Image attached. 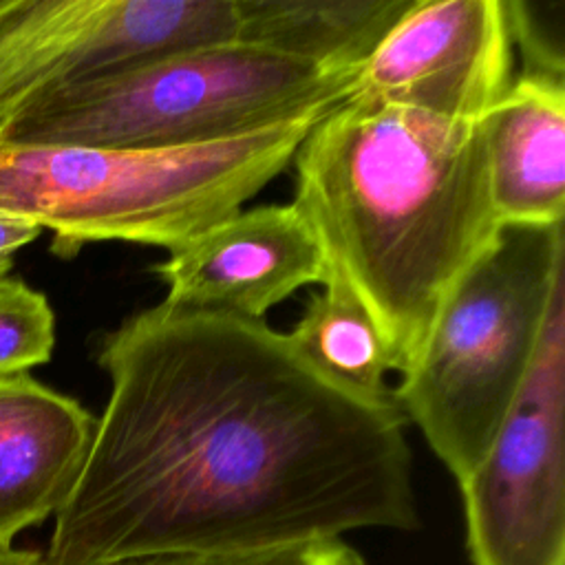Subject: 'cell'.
I'll use <instances>...</instances> for the list:
<instances>
[{"mask_svg": "<svg viewBox=\"0 0 565 565\" xmlns=\"http://www.w3.org/2000/svg\"><path fill=\"white\" fill-rule=\"evenodd\" d=\"M324 113L188 148L0 143V216L49 230L51 249L64 258L93 241L172 252L241 212L291 163Z\"/></svg>", "mask_w": 565, "mask_h": 565, "instance_id": "3957f363", "label": "cell"}, {"mask_svg": "<svg viewBox=\"0 0 565 565\" xmlns=\"http://www.w3.org/2000/svg\"><path fill=\"white\" fill-rule=\"evenodd\" d=\"M53 347L55 313L46 296L22 278H0V377L49 362Z\"/></svg>", "mask_w": 565, "mask_h": 565, "instance_id": "5bb4252c", "label": "cell"}, {"mask_svg": "<svg viewBox=\"0 0 565 565\" xmlns=\"http://www.w3.org/2000/svg\"><path fill=\"white\" fill-rule=\"evenodd\" d=\"M413 0H236V42L355 75Z\"/></svg>", "mask_w": 565, "mask_h": 565, "instance_id": "7c38bea8", "label": "cell"}, {"mask_svg": "<svg viewBox=\"0 0 565 565\" xmlns=\"http://www.w3.org/2000/svg\"><path fill=\"white\" fill-rule=\"evenodd\" d=\"M353 77L243 42L205 44L49 93L0 130V143L203 146L331 110Z\"/></svg>", "mask_w": 565, "mask_h": 565, "instance_id": "277c9868", "label": "cell"}, {"mask_svg": "<svg viewBox=\"0 0 565 565\" xmlns=\"http://www.w3.org/2000/svg\"><path fill=\"white\" fill-rule=\"evenodd\" d=\"M40 234L42 230L31 221L15 218V216H0V278L11 276L15 254L22 247L31 245Z\"/></svg>", "mask_w": 565, "mask_h": 565, "instance_id": "e0dca14e", "label": "cell"}, {"mask_svg": "<svg viewBox=\"0 0 565 565\" xmlns=\"http://www.w3.org/2000/svg\"><path fill=\"white\" fill-rule=\"evenodd\" d=\"M236 33V0H7L0 130L49 93Z\"/></svg>", "mask_w": 565, "mask_h": 565, "instance_id": "52a82bcc", "label": "cell"}, {"mask_svg": "<svg viewBox=\"0 0 565 565\" xmlns=\"http://www.w3.org/2000/svg\"><path fill=\"white\" fill-rule=\"evenodd\" d=\"M565 278L534 360L481 461L459 483L472 565H565Z\"/></svg>", "mask_w": 565, "mask_h": 565, "instance_id": "8992f818", "label": "cell"}, {"mask_svg": "<svg viewBox=\"0 0 565 565\" xmlns=\"http://www.w3.org/2000/svg\"><path fill=\"white\" fill-rule=\"evenodd\" d=\"M110 393L40 565H117L419 525L393 391L364 393L287 333L154 305L97 349Z\"/></svg>", "mask_w": 565, "mask_h": 565, "instance_id": "6da1fadb", "label": "cell"}, {"mask_svg": "<svg viewBox=\"0 0 565 565\" xmlns=\"http://www.w3.org/2000/svg\"><path fill=\"white\" fill-rule=\"evenodd\" d=\"M166 282L168 305L263 316L309 282H324L318 241L289 203L241 210L181 247L154 267Z\"/></svg>", "mask_w": 565, "mask_h": 565, "instance_id": "9c48e42d", "label": "cell"}, {"mask_svg": "<svg viewBox=\"0 0 565 565\" xmlns=\"http://www.w3.org/2000/svg\"><path fill=\"white\" fill-rule=\"evenodd\" d=\"M554 7L552 2H534V0H505L512 44L516 42L527 75H545L565 79V46H563V29H565V2L550 15Z\"/></svg>", "mask_w": 565, "mask_h": 565, "instance_id": "2e32d148", "label": "cell"}, {"mask_svg": "<svg viewBox=\"0 0 565 565\" xmlns=\"http://www.w3.org/2000/svg\"><path fill=\"white\" fill-rule=\"evenodd\" d=\"M287 335L329 375L364 393H391L384 373L393 366L382 338L342 285H322V291L309 298L300 320Z\"/></svg>", "mask_w": 565, "mask_h": 565, "instance_id": "4fadbf2b", "label": "cell"}, {"mask_svg": "<svg viewBox=\"0 0 565 565\" xmlns=\"http://www.w3.org/2000/svg\"><path fill=\"white\" fill-rule=\"evenodd\" d=\"M97 417L31 373L0 377V547L55 516L84 468Z\"/></svg>", "mask_w": 565, "mask_h": 565, "instance_id": "30bf717a", "label": "cell"}, {"mask_svg": "<svg viewBox=\"0 0 565 565\" xmlns=\"http://www.w3.org/2000/svg\"><path fill=\"white\" fill-rule=\"evenodd\" d=\"M294 205L324 282L342 285L397 373L419 355L446 296L494 243L486 121L344 99L305 135Z\"/></svg>", "mask_w": 565, "mask_h": 565, "instance_id": "7a4b0ae2", "label": "cell"}, {"mask_svg": "<svg viewBox=\"0 0 565 565\" xmlns=\"http://www.w3.org/2000/svg\"><path fill=\"white\" fill-rule=\"evenodd\" d=\"M483 121L490 199L499 221L563 223L565 79L519 75Z\"/></svg>", "mask_w": 565, "mask_h": 565, "instance_id": "8fae6325", "label": "cell"}, {"mask_svg": "<svg viewBox=\"0 0 565 565\" xmlns=\"http://www.w3.org/2000/svg\"><path fill=\"white\" fill-rule=\"evenodd\" d=\"M4 4H7V0H0V11L4 9Z\"/></svg>", "mask_w": 565, "mask_h": 565, "instance_id": "d6986e66", "label": "cell"}, {"mask_svg": "<svg viewBox=\"0 0 565 565\" xmlns=\"http://www.w3.org/2000/svg\"><path fill=\"white\" fill-rule=\"evenodd\" d=\"M117 565H364V561L340 539H318L256 550L168 552Z\"/></svg>", "mask_w": 565, "mask_h": 565, "instance_id": "9a60e30c", "label": "cell"}, {"mask_svg": "<svg viewBox=\"0 0 565 565\" xmlns=\"http://www.w3.org/2000/svg\"><path fill=\"white\" fill-rule=\"evenodd\" d=\"M565 230L503 225L446 296L393 397L461 483L486 455L536 353Z\"/></svg>", "mask_w": 565, "mask_h": 565, "instance_id": "5b68a950", "label": "cell"}, {"mask_svg": "<svg viewBox=\"0 0 565 565\" xmlns=\"http://www.w3.org/2000/svg\"><path fill=\"white\" fill-rule=\"evenodd\" d=\"M512 46L505 0H413L347 99L481 121L512 84Z\"/></svg>", "mask_w": 565, "mask_h": 565, "instance_id": "ba28073f", "label": "cell"}, {"mask_svg": "<svg viewBox=\"0 0 565 565\" xmlns=\"http://www.w3.org/2000/svg\"><path fill=\"white\" fill-rule=\"evenodd\" d=\"M0 565H40V552L24 547H0Z\"/></svg>", "mask_w": 565, "mask_h": 565, "instance_id": "ac0fdd59", "label": "cell"}]
</instances>
